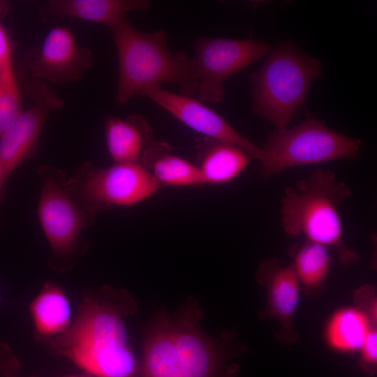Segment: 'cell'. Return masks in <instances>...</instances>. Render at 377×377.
<instances>
[{
    "label": "cell",
    "instance_id": "obj_1",
    "mask_svg": "<svg viewBox=\"0 0 377 377\" xmlns=\"http://www.w3.org/2000/svg\"><path fill=\"white\" fill-rule=\"evenodd\" d=\"M135 310V302L126 290L103 286L83 295L69 327L43 342L84 373L96 377H137L140 366L124 323Z\"/></svg>",
    "mask_w": 377,
    "mask_h": 377
},
{
    "label": "cell",
    "instance_id": "obj_2",
    "mask_svg": "<svg viewBox=\"0 0 377 377\" xmlns=\"http://www.w3.org/2000/svg\"><path fill=\"white\" fill-rule=\"evenodd\" d=\"M119 62L115 102L126 103L136 95L164 82H174L183 95L197 94L198 79L193 59L172 53L165 31L142 32L125 19L111 27Z\"/></svg>",
    "mask_w": 377,
    "mask_h": 377
},
{
    "label": "cell",
    "instance_id": "obj_3",
    "mask_svg": "<svg viewBox=\"0 0 377 377\" xmlns=\"http://www.w3.org/2000/svg\"><path fill=\"white\" fill-rule=\"evenodd\" d=\"M352 189L331 170L317 169L294 186H287L281 199V226L289 237L304 235L307 240L335 248L340 261L350 265L358 254L343 241L339 207Z\"/></svg>",
    "mask_w": 377,
    "mask_h": 377
},
{
    "label": "cell",
    "instance_id": "obj_4",
    "mask_svg": "<svg viewBox=\"0 0 377 377\" xmlns=\"http://www.w3.org/2000/svg\"><path fill=\"white\" fill-rule=\"evenodd\" d=\"M321 71L319 59L305 56L290 43H281L251 75L252 113L276 129L287 128Z\"/></svg>",
    "mask_w": 377,
    "mask_h": 377
},
{
    "label": "cell",
    "instance_id": "obj_5",
    "mask_svg": "<svg viewBox=\"0 0 377 377\" xmlns=\"http://www.w3.org/2000/svg\"><path fill=\"white\" fill-rule=\"evenodd\" d=\"M362 141L327 127L306 114L292 128L276 129L267 138L257 160L263 179L300 165L357 158Z\"/></svg>",
    "mask_w": 377,
    "mask_h": 377
},
{
    "label": "cell",
    "instance_id": "obj_6",
    "mask_svg": "<svg viewBox=\"0 0 377 377\" xmlns=\"http://www.w3.org/2000/svg\"><path fill=\"white\" fill-rule=\"evenodd\" d=\"M40 193L37 209L41 228L51 249L49 265L59 271L70 269L87 250L80 239L82 229L92 225L94 216L82 207L66 188V175L60 169L41 165L37 170Z\"/></svg>",
    "mask_w": 377,
    "mask_h": 377
},
{
    "label": "cell",
    "instance_id": "obj_7",
    "mask_svg": "<svg viewBox=\"0 0 377 377\" xmlns=\"http://www.w3.org/2000/svg\"><path fill=\"white\" fill-rule=\"evenodd\" d=\"M65 185L71 197L94 216L112 207L139 203L159 188L151 172L139 163L101 168L85 162Z\"/></svg>",
    "mask_w": 377,
    "mask_h": 377
},
{
    "label": "cell",
    "instance_id": "obj_8",
    "mask_svg": "<svg viewBox=\"0 0 377 377\" xmlns=\"http://www.w3.org/2000/svg\"><path fill=\"white\" fill-rule=\"evenodd\" d=\"M194 50L196 95L201 102L216 104L225 97L224 81L265 55L271 47L260 40L204 37L196 40Z\"/></svg>",
    "mask_w": 377,
    "mask_h": 377
},
{
    "label": "cell",
    "instance_id": "obj_9",
    "mask_svg": "<svg viewBox=\"0 0 377 377\" xmlns=\"http://www.w3.org/2000/svg\"><path fill=\"white\" fill-rule=\"evenodd\" d=\"M31 89L34 103L20 112L0 138V164L8 176L32 157L47 117L64 104L43 82H34Z\"/></svg>",
    "mask_w": 377,
    "mask_h": 377
},
{
    "label": "cell",
    "instance_id": "obj_10",
    "mask_svg": "<svg viewBox=\"0 0 377 377\" xmlns=\"http://www.w3.org/2000/svg\"><path fill=\"white\" fill-rule=\"evenodd\" d=\"M143 95L191 129L206 138L232 144L258 159L260 148L242 135L221 116L198 99L156 87Z\"/></svg>",
    "mask_w": 377,
    "mask_h": 377
},
{
    "label": "cell",
    "instance_id": "obj_11",
    "mask_svg": "<svg viewBox=\"0 0 377 377\" xmlns=\"http://www.w3.org/2000/svg\"><path fill=\"white\" fill-rule=\"evenodd\" d=\"M92 60L91 51L77 45L71 29L57 27L46 35L29 68L31 76L38 80L68 83L80 80Z\"/></svg>",
    "mask_w": 377,
    "mask_h": 377
},
{
    "label": "cell",
    "instance_id": "obj_12",
    "mask_svg": "<svg viewBox=\"0 0 377 377\" xmlns=\"http://www.w3.org/2000/svg\"><path fill=\"white\" fill-rule=\"evenodd\" d=\"M202 312L188 302L173 320L174 337L184 377H219L220 360L212 341L198 325Z\"/></svg>",
    "mask_w": 377,
    "mask_h": 377
},
{
    "label": "cell",
    "instance_id": "obj_13",
    "mask_svg": "<svg viewBox=\"0 0 377 377\" xmlns=\"http://www.w3.org/2000/svg\"><path fill=\"white\" fill-rule=\"evenodd\" d=\"M137 377H184L177 354L173 320L158 312L147 331Z\"/></svg>",
    "mask_w": 377,
    "mask_h": 377
},
{
    "label": "cell",
    "instance_id": "obj_14",
    "mask_svg": "<svg viewBox=\"0 0 377 377\" xmlns=\"http://www.w3.org/2000/svg\"><path fill=\"white\" fill-rule=\"evenodd\" d=\"M29 311L36 338L44 341L64 332L73 321L71 301L62 288L47 281L30 302Z\"/></svg>",
    "mask_w": 377,
    "mask_h": 377
},
{
    "label": "cell",
    "instance_id": "obj_15",
    "mask_svg": "<svg viewBox=\"0 0 377 377\" xmlns=\"http://www.w3.org/2000/svg\"><path fill=\"white\" fill-rule=\"evenodd\" d=\"M149 6L145 0H52L47 3V11L52 17L77 18L111 27L127 19L128 12Z\"/></svg>",
    "mask_w": 377,
    "mask_h": 377
},
{
    "label": "cell",
    "instance_id": "obj_16",
    "mask_svg": "<svg viewBox=\"0 0 377 377\" xmlns=\"http://www.w3.org/2000/svg\"><path fill=\"white\" fill-rule=\"evenodd\" d=\"M105 133L108 149L114 163H139L143 151L152 141L151 128L139 114L126 119L108 117Z\"/></svg>",
    "mask_w": 377,
    "mask_h": 377
},
{
    "label": "cell",
    "instance_id": "obj_17",
    "mask_svg": "<svg viewBox=\"0 0 377 377\" xmlns=\"http://www.w3.org/2000/svg\"><path fill=\"white\" fill-rule=\"evenodd\" d=\"M252 158L230 143L205 138L198 143V161L205 184H223L237 178Z\"/></svg>",
    "mask_w": 377,
    "mask_h": 377
},
{
    "label": "cell",
    "instance_id": "obj_18",
    "mask_svg": "<svg viewBox=\"0 0 377 377\" xmlns=\"http://www.w3.org/2000/svg\"><path fill=\"white\" fill-rule=\"evenodd\" d=\"M142 165L151 170L160 186H199L205 184L197 165L170 153L166 142L151 141L143 151Z\"/></svg>",
    "mask_w": 377,
    "mask_h": 377
},
{
    "label": "cell",
    "instance_id": "obj_19",
    "mask_svg": "<svg viewBox=\"0 0 377 377\" xmlns=\"http://www.w3.org/2000/svg\"><path fill=\"white\" fill-rule=\"evenodd\" d=\"M259 273L268 279L269 304L274 315L290 318L300 298V281L293 265L283 267L276 260H268L261 265Z\"/></svg>",
    "mask_w": 377,
    "mask_h": 377
},
{
    "label": "cell",
    "instance_id": "obj_20",
    "mask_svg": "<svg viewBox=\"0 0 377 377\" xmlns=\"http://www.w3.org/2000/svg\"><path fill=\"white\" fill-rule=\"evenodd\" d=\"M367 316L355 309H344L330 319L326 337L329 344L340 351L360 349L369 331Z\"/></svg>",
    "mask_w": 377,
    "mask_h": 377
},
{
    "label": "cell",
    "instance_id": "obj_21",
    "mask_svg": "<svg viewBox=\"0 0 377 377\" xmlns=\"http://www.w3.org/2000/svg\"><path fill=\"white\" fill-rule=\"evenodd\" d=\"M292 264L300 282L308 287L318 286L326 278L330 266L327 247L306 240L291 249Z\"/></svg>",
    "mask_w": 377,
    "mask_h": 377
},
{
    "label": "cell",
    "instance_id": "obj_22",
    "mask_svg": "<svg viewBox=\"0 0 377 377\" xmlns=\"http://www.w3.org/2000/svg\"><path fill=\"white\" fill-rule=\"evenodd\" d=\"M22 110L13 69L0 73V138Z\"/></svg>",
    "mask_w": 377,
    "mask_h": 377
},
{
    "label": "cell",
    "instance_id": "obj_23",
    "mask_svg": "<svg viewBox=\"0 0 377 377\" xmlns=\"http://www.w3.org/2000/svg\"><path fill=\"white\" fill-rule=\"evenodd\" d=\"M20 363L12 349L4 343H0V376L17 377Z\"/></svg>",
    "mask_w": 377,
    "mask_h": 377
},
{
    "label": "cell",
    "instance_id": "obj_24",
    "mask_svg": "<svg viewBox=\"0 0 377 377\" xmlns=\"http://www.w3.org/2000/svg\"><path fill=\"white\" fill-rule=\"evenodd\" d=\"M377 334L374 330H369L361 346L363 361L365 363L372 364L376 363Z\"/></svg>",
    "mask_w": 377,
    "mask_h": 377
},
{
    "label": "cell",
    "instance_id": "obj_25",
    "mask_svg": "<svg viewBox=\"0 0 377 377\" xmlns=\"http://www.w3.org/2000/svg\"><path fill=\"white\" fill-rule=\"evenodd\" d=\"M13 69L10 43L0 22V73Z\"/></svg>",
    "mask_w": 377,
    "mask_h": 377
},
{
    "label": "cell",
    "instance_id": "obj_26",
    "mask_svg": "<svg viewBox=\"0 0 377 377\" xmlns=\"http://www.w3.org/2000/svg\"><path fill=\"white\" fill-rule=\"evenodd\" d=\"M8 175L0 164V200L1 195V190L5 180L8 178Z\"/></svg>",
    "mask_w": 377,
    "mask_h": 377
},
{
    "label": "cell",
    "instance_id": "obj_27",
    "mask_svg": "<svg viewBox=\"0 0 377 377\" xmlns=\"http://www.w3.org/2000/svg\"><path fill=\"white\" fill-rule=\"evenodd\" d=\"M66 377H96V376L84 373L83 374H81V375H71Z\"/></svg>",
    "mask_w": 377,
    "mask_h": 377
},
{
    "label": "cell",
    "instance_id": "obj_28",
    "mask_svg": "<svg viewBox=\"0 0 377 377\" xmlns=\"http://www.w3.org/2000/svg\"><path fill=\"white\" fill-rule=\"evenodd\" d=\"M1 296V295H0Z\"/></svg>",
    "mask_w": 377,
    "mask_h": 377
}]
</instances>
